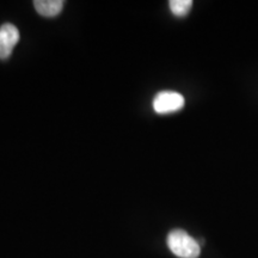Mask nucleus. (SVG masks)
Wrapping results in <instances>:
<instances>
[{
	"label": "nucleus",
	"instance_id": "nucleus-1",
	"mask_svg": "<svg viewBox=\"0 0 258 258\" xmlns=\"http://www.w3.org/2000/svg\"><path fill=\"white\" fill-rule=\"evenodd\" d=\"M167 246L179 258H199L201 247L191 235L183 230H173L167 235Z\"/></svg>",
	"mask_w": 258,
	"mask_h": 258
},
{
	"label": "nucleus",
	"instance_id": "nucleus-2",
	"mask_svg": "<svg viewBox=\"0 0 258 258\" xmlns=\"http://www.w3.org/2000/svg\"><path fill=\"white\" fill-rule=\"evenodd\" d=\"M184 97L175 91H161L153 99V109L157 114L166 115L180 110L184 106Z\"/></svg>",
	"mask_w": 258,
	"mask_h": 258
},
{
	"label": "nucleus",
	"instance_id": "nucleus-3",
	"mask_svg": "<svg viewBox=\"0 0 258 258\" xmlns=\"http://www.w3.org/2000/svg\"><path fill=\"white\" fill-rule=\"evenodd\" d=\"M19 41L18 29L11 23H5L0 27V59L6 60L11 56L16 44Z\"/></svg>",
	"mask_w": 258,
	"mask_h": 258
},
{
	"label": "nucleus",
	"instance_id": "nucleus-4",
	"mask_svg": "<svg viewBox=\"0 0 258 258\" xmlns=\"http://www.w3.org/2000/svg\"><path fill=\"white\" fill-rule=\"evenodd\" d=\"M35 10L43 17H55L62 11L63 2L61 0H36Z\"/></svg>",
	"mask_w": 258,
	"mask_h": 258
},
{
	"label": "nucleus",
	"instance_id": "nucleus-5",
	"mask_svg": "<svg viewBox=\"0 0 258 258\" xmlns=\"http://www.w3.org/2000/svg\"><path fill=\"white\" fill-rule=\"evenodd\" d=\"M170 10L177 17H184L189 14L191 10L192 2L191 0H171L169 3Z\"/></svg>",
	"mask_w": 258,
	"mask_h": 258
}]
</instances>
